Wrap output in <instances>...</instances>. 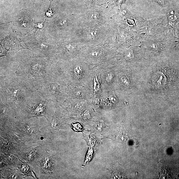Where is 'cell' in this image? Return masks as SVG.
<instances>
[{"label":"cell","instance_id":"9","mask_svg":"<svg viewBox=\"0 0 179 179\" xmlns=\"http://www.w3.org/2000/svg\"><path fill=\"white\" fill-rule=\"evenodd\" d=\"M114 95H110L109 97H108L107 99V102L108 103H114L115 102H116V98Z\"/></svg>","mask_w":179,"mask_h":179},{"label":"cell","instance_id":"2","mask_svg":"<svg viewBox=\"0 0 179 179\" xmlns=\"http://www.w3.org/2000/svg\"><path fill=\"white\" fill-rule=\"evenodd\" d=\"M53 60L45 56L32 57L21 61L15 72L37 89L51 76Z\"/></svg>","mask_w":179,"mask_h":179},{"label":"cell","instance_id":"5","mask_svg":"<svg viewBox=\"0 0 179 179\" xmlns=\"http://www.w3.org/2000/svg\"><path fill=\"white\" fill-rule=\"evenodd\" d=\"M75 51L74 46L72 45V44H68L66 45L65 46V51H66V53L67 54H72L74 53Z\"/></svg>","mask_w":179,"mask_h":179},{"label":"cell","instance_id":"12","mask_svg":"<svg viewBox=\"0 0 179 179\" xmlns=\"http://www.w3.org/2000/svg\"><path fill=\"white\" fill-rule=\"evenodd\" d=\"M67 20L65 19L61 20L59 25H60L61 26H64L67 25Z\"/></svg>","mask_w":179,"mask_h":179},{"label":"cell","instance_id":"6","mask_svg":"<svg viewBox=\"0 0 179 179\" xmlns=\"http://www.w3.org/2000/svg\"><path fill=\"white\" fill-rule=\"evenodd\" d=\"M94 92L95 93L98 91L100 87V83L97 77H95L94 78Z\"/></svg>","mask_w":179,"mask_h":179},{"label":"cell","instance_id":"7","mask_svg":"<svg viewBox=\"0 0 179 179\" xmlns=\"http://www.w3.org/2000/svg\"><path fill=\"white\" fill-rule=\"evenodd\" d=\"M90 17L92 20H97L99 18V13L96 11H93L90 14Z\"/></svg>","mask_w":179,"mask_h":179},{"label":"cell","instance_id":"3","mask_svg":"<svg viewBox=\"0 0 179 179\" xmlns=\"http://www.w3.org/2000/svg\"><path fill=\"white\" fill-rule=\"evenodd\" d=\"M60 78L50 76L36 90L41 98L56 103L65 98V91Z\"/></svg>","mask_w":179,"mask_h":179},{"label":"cell","instance_id":"10","mask_svg":"<svg viewBox=\"0 0 179 179\" xmlns=\"http://www.w3.org/2000/svg\"><path fill=\"white\" fill-rule=\"evenodd\" d=\"M121 80L123 84L126 86H128L129 84V82L128 78L124 76L121 78Z\"/></svg>","mask_w":179,"mask_h":179},{"label":"cell","instance_id":"13","mask_svg":"<svg viewBox=\"0 0 179 179\" xmlns=\"http://www.w3.org/2000/svg\"><path fill=\"white\" fill-rule=\"evenodd\" d=\"M91 55L93 57H97L100 55L99 52L97 51H92L91 53Z\"/></svg>","mask_w":179,"mask_h":179},{"label":"cell","instance_id":"4","mask_svg":"<svg viewBox=\"0 0 179 179\" xmlns=\"http://www.w3.org/2000/svg\"><path fill=\"white\" fill-rule=\"evenodd\" d=\"M51 102L41 98L40 101L34 103L29 112L30 117H45L46 109Z\"/></svg>","mask_w":179,"mask_h":179},{"label":"cell","instance_id":"1","mask_svg":"<svg viewBox=\"0 0 179 179\" xmlns=\"http://www.w3.org/2000/svg\"><path fill=\"white\" fill-rule=\"evenodd\" d=\"M0 81L1 100L18 115L29 113L32 105L41 100L36 88L15 72L1 75Z\"/></svg>","mask_w":179,"mask_h":179},{"label":"cell","instance_id":"11","mask_svg":"<svg viewBox=\"0 0 179 179\" xmlns=\"http://www.w3.org/2000/svg\"><path fill=\"white\" fill-rule=\"evenodd\" d=\"M112 74H111V73H108V74L106 75L105 79H106V80L107 82H110L112 80Z\"/></svg>","mask_w":179,"mask_h":179},{"label":"cell","instance_id":"8","mask_svg":"<svg viewBox=\"0 0 179 179\" xmlns=\"http://www.w3.org/2000/svg\"><path fill=\"white\" fill-rule=\"evenodd\" d=\"M90 37L91 38H95L98 36V32L95 29H93L89 32Z\"/></svg>","mask_w":179,"mask_h":179},{"label":"cell","instance_id":"14","mask_svg":"<svg viewBox=\"0 0 179 179\" xmlns=\"http://www.w3.org/2000/svg\"><path fill=\"white\" fill-rule=\"evenodd\" d=\"M88 1L90 2H93L95 0H88Z\"/></svg>","mask_w":179,"mask_h":179}]
</instances>
